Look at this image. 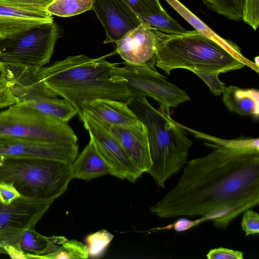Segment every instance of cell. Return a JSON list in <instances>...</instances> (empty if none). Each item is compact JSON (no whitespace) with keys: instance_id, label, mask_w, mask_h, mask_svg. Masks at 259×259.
<instances>
[{"instance_id":"obj_1","label":"cell","mask_w":259,"mask_h":259,"mask_svg":"<svg viewBox=\"0 0 259 259\" xmlns=\"http://www.w3.org/2000/svg\"><path fill=\"white\" fill-rule=\"evenodd\" d=\"M213 148L186 162L175 186L150 208L161 218L202 217L225 230L230 222L259 203V140H225L196 132Z\"/></svg>"},{"instance_id":"obj_2","label":"cell","mask_w":259,"mask_h":259,"mask_svg":"<svg viewBox=\"0 0 259 259\" xmlns=\"http://www.w3.org/2000/svg\"><path fill=\"white\" fill-rule=\"evenodd\" d=\"M118 63L108 62L105 56L90 58L84 55L69 56L40 68L46 85L57 96L68 101L81 121L82 106L97 99L125 102L131 95L112 73Z\"/></svg>"},{"instance_id":"obj_3","label":"cell","mask_w":259,"mask_h":259,"mask_svg":"<svg viewBox=\"0 0 259 259\" xmlns=\"http://www.w3.org/2000/svg\"><path fill=\"white\" fill-rule=\"evenodd\" d=\"M153 29L156 37L155 66L167 75L178 68L220 74L240 69L246 65L258 72V67L254 62L237 58L195 30L168 34Z\"/></svg>"},{"instance_id":"obj_4","label":"cell","mask_w":259,"mask_h":259,"mask_svg":"<svg viewBox=\"0 0 259 259\" xmlns=\"http://www.w3.org/2000/svg\"><path fill=\"white\" fill-rule=\"evenodd\" d=\"M145 125L151 165L148 171L159 187L184 166L193 143L182 125L160 107L154 108L146 97H131L125 101Z\"/></svg>"},{"instance_id":"obj_5","label":"cell","mask_w":259,"mask_h":259,"mask_svg":"<svg viewBox=\"0 0 259 259\" xmlns=\"http://www.w3.org/2000/svg\"><path fill=\"white\" fill-rule=\"evenodd\" d=\"M72 179L71 163L43 158H0V183L12 184L24 197L54 202L65 192Z\"/></svg>"},{"instance_id":"obj_6","label":"cell","mask_w":259,"mask_h":259,"mask_svg":"<svg viewBox=\"0 0 259 259\" xmlns=\"http://www.w3.org/2000/svg\"><path fill=\"white\" fill-rule=\"evenodd\" d=\"M0 138L45 142L77 143L67 124L22 103L0 112Z\"/></svg>"},{"instance_id":"obj_7","label":"cell","mask_w":259,"mask_h":259,"mask_svg":"<svg viewBox=\"0 0 259 259\" xmlns=\"http://www.w3.org/2000/svg\"><path fill=\"white\" fill-rule=\"evenodd\" d=\"M60 29L54 21L0 38V64L42 67L49 62Z\"/></svg>"},{"instance_id":"obj_8","label":"cell","mask_w":259,"mask_h":259,"mask_svg":"<svg viewBox=\"0 0 259 259\" xmlns=\"http://www.w3.org/2000/svg\"><path fill=\"white\" fill-rule=\"evenodd\" d=\"M112 73L116 80L124 84L131 97H150L167 115H170V108L190 100L186 92L167 81L155 68L124 62L122 67L115 66Z\"/></svg>"},{"instance_id":"obj_9","label":"cell","mask_w":259,"mask_h":259,"mask_svg":"<svg viewBox=\"0 0 259 259\" xmlns=\"http://www.w3.org/2000/svg\"><path fill=\"white\" fill-rule=\"evenodd\" d=\"M81 121L90 139L109 168L110 175L135 183L143 174L111 133L110 127L83 111Z\"/></svg>"},{"instance_id":"obj_10","label":"cell","mask_w":259,"mask_h":259,"mask_svg":"<svg viewBox=\"0 0 259 259\" xmlns=\"http://www.w3.org/2000/svg\"><path fill=\"white\" fill-rule=\"evenodd\" d=\"M53 202L23 196L9 204L0 200V240L5 246L21 249L25 232L35 227Z\"/></svg>"},{"instance_id":"obj_11","label":"cell","mask_w":259,"mask_h":259,"mask_svg":"<svg viewBox=\"0 0 259 259\" xmlns=\"http://www.w3.org/2000/svg\"><path fill=\"white\" fill-rule=\"evenodd\" d=\"M40 69L34 66L0 64V72L17 98V104L57 97L44 83Z\"/></svg>"},{"instance_id":"obj_12","label":"cell","mask_w":259,"mask_h":259,"mask_svg":"<svg viewBox=\"0 0 259 259\" xmlns=\"http://www.w3.org/2000/svg\"><path fill=\"white\" fill-rule=\"evenodd\" d=\"M78 145L71 142H45L0 138V156L56 160L71 163Z\"/></svg>"},{"instance_id":"obj_13","label":"cell","mask_w":259,"mask_h":259,"mask_svg":"<svg viewBox=\"0 0 259 259\" xmlns=\"http://www.w3.org/2000/svg\"><path fill=\"white\" fill-rule=\"evenodd\" d=\"M95 12L106 32L104 43H116L142 23L124 0H92Z\"/></svg>"},{"instance_id":"obj_14","label":"cell","mask_w":259,"mask_h":259,"mask_svg":"<svg viewBox=\"0 0 259 259\" xmlns=\"http://www.w3.org/2000/svg\"><path fill=\"white\" fill-rule=\"evenodd\" d=\"M116 44V51L124 62L155 68L156 37L152 27L142 23Z\"/></svg>"},{"instance_id":"obj_15","label":"cell","mask_w":259,"mask_h":259,"mask_svg":"<svg viewBox=\"0 0 259 259\" xmlns=\"http://www.w3.org/2000/svg\"><path fill=\"white\" fill-rule=\"evenodd\" d=\"M111 133L119 142L130 158L143 172H148L151 165L146 128L140 121L132 125H113Z\"/></svg>"},{"instance_id":"obj_16","label":"cell","mask_w":259,"mask_h":259,"mask_svg":"<svg viewBox=\"0 0 259 259\" xmlns=\"http://www.w3.org/2000/svg\"><path fill=\"white\" fill-rule=\"evenodd\" d=\"M85 111L101 122L113 125H132L140 120L125 102L111 99H97L83 104Z\"/></svg>"},{"instance_id":"obj_17","label":"cell","mask_w":259,"mask_h":259,"mask_svg":"<svg viewBox=\"0 0 259 259\" xmlns=\"http://www.w3.org/2000/svg\"><path fill=\"white\" fill-rule=\"evenodd\" d=\"M52 21H54L52 15L46 10L35 11L0 5V38Z\"/></svg>"},{"instance_id":"obj_18","label":"cell","mask_w":259,"mask_h":259,"mask_svg":"<svg viewBox=\"0 0 259 259\" xmlns=\"http://www.w3.org/2000/svg\"><path fill=\"white\" fill-rule=\"evenodd\" d=\"M73 179L90 181L109 174V168L91 139L71 163Z\"/></svg>"},{"instance_id":"obj_19","label":"cell","mask_w":259,"mask_h":259,"mask_svg":"<svg viewBox=\"0 0 259 259\" xmlns=\"http://www.w3.org/2000/svg\"><path fill=\"white\" fill-rule=\"evenodd\" d=\"M222 100L227 109L241 115H259V92L255 89H242L230 85L225 88Z\"/></svg>"},{"instance_id":"obj_20","label":"cell","mask_w":259,"mask_h":259,"mask_svg":"<svg viewBox=\"0 0 259 259\" xmlns=\"http://www.w3.org/2000/svg\"><path fill=\"white\" fill-rule=\"evenodd\" d=\"M164 1L197 32L218 43L237 58L245 61L249 60L242 54L237 45L219 36L179 0Z\"/></svg>"},{"instance_id":"obj_21","label":"cell","mask_w":259,"mask_h":259,"mask_svg":"<svg viewBox=\"0 0 259 259\" xmlns=\"http://www.w3.org/2000/svg\"><path fill=\"white\" fill-rule=\"evenodd\" d=\"M42 113L63 122H67L77 115L76 110L66 100L50 98L25 103Z\"/></svg>"},{"instance_id":"obj_22","label":"cell","mask_w":259,"mask_h":259,"mask_svg":"<svg viewBox=\"0 0 259 259\" xmlns=\"http://www.w3.org/2000/svg\"><path fill=\"white\" fill-rule=\"evenodd\" d=\"M60 236L46 237L38 234L32 227L24 233L20 241V248L25 253L27 259L35 257L44 251L52 242L59 240Z\"/></svg>"},{"instance_id":"obj_23","label":"cell","mask_w":259,"mask_h":259,"mask_svg":"<svg viewBox=\"0 0 259 259\" xmlns=\"http://www.w3.org/2000/svg\"><path fill=\"white\" fill-rule=\"evenodd\" d=\"M92 0H54L46 10L52 15L68 17L92 10Z\"/></svg>"},{"instance_id":"obj_24","label":"cell","mask_w":259,"mask_h":259,"mask_svg":"<svg viewBox=\"0 0 259 259\" xmlns=\"http://www.w3.org/2000/svg\"><path fill=\"white\" fill-rule=\"evenodd\" d=\"M137 15L142 23L166 33H183L188 31L173 19L165 10L159 13Z\"/></svg>"},{"instance_id":"obj_25","label":"cell","mask_w":259,"mask_h":259,"mask_svg":"<svg viewBox=\"0 0 259 259\" xmlns=\"http://www.w3.org/2000/svg\"><path fill=\"white\" fill-rule=\"evenodd\" d=\"M89 257L87 245L76 240L67 239L61 244H56L46 258L85 259Z\"/></svg>"},{"instance_id":"obj_26","label":"cell","mask_w":259,"mask_h":259,"mask_svg":"<svg viewBox=\"0 0 259 259\" xmlns=\"http://www.w3.org/2000/svg\"><path fill=\"white\" fill-rule=\"evenodd\" d=\"M209 10L229 20L242 19L245 0H201Z\"/></svg>"},{"instance_id":"obj_27","label":"cell","mask_w":259,"mask_h":259,"mask_svg":"<svg viewBox=\"0 0 259 259\" xmlns=\"http://www.w3.org/2000/svg\"><path fill=\"white\" fill-rule=\"evenodd\" d=\"M113 235L106 230H101L89 235L85 242L88 249L89 256H101L112 241Z\"/></svg>"},{"instance_id":"obj_28","label":"cell","mask_w":259,"mask_h":259,"mask_svg":"<svg viewBox=\"0 0 259 259\" xmlns=\"http://www.w3.org/2000/svg\"><path fill=\"white\" fill-rule=\"evenodd\" d=\"M54 0H0V5L23 10L43 11Z\"/></svg>"},{"instance_id":"obj_29","label":"cell","mask_w":259,"mask_h":259,"mask_svg":"<svg viewBox=\"0 0 259 259\" xmlns=\"http://www.w3.org/2000/svg\"><path fill=\"white\" fill-rule=\"evenodd\" d=\"M137 15L159 13L164 10L159 0H124Z\"/></svg>"},{"instance_id":"obj_30","label":"cell","mask_w":259,"mask_h":259,"mask_svg":"<svg viewBox=\"0 0 259 259\" xmlns=\"http://www.w3.org/2000/svg\"><path fill=\"white\" fill-rule=\"evenodd\" d=\"M191 71L204 81L214 95L219 96L222 94L225 86L219 79V73L200 70H193Z\"/></svg>"},{"instance_id":"obj_31","label":"cell","mask_w":259,"mask_h":259,"mask_svg":"<svg viewBox=\"0 0 259 259\" xmlns=\"http://www.w3.org/2000/svg\"><path fill=\"white\" fill-rule=\"evenodd\" d=\"M259 0H245L242 19L256 31L259 25Z\"/></svg>"},{"instance_id":"obj_32","label":"cell","mask_w":259,"mask_h":259,"mask_svg":"<svg viewBox=\"0 0 259 259\" xmlns=\"http://www.w3.org/2000/svg\"><path fill=\"white\" fill-rule=\"evenodd\" d=\"M241 226L245 236L258 234L259 233V215L252 209L244 211L241 222Z\"/></svg>"},{"instance_id":"obj_33","label":"cell","mask_w":259,"mask_h":259,"mask_svg":"<svg viewBox=\"0 0 259 259\" xmlns=\"http://www.w3.org/2000/svg\"><path fill=\"white\" fill-rule=\"evenodd\" d=\"M17 103V98L13 95L6 79L0 72V108Z\"/></svg>"},{"instance_id":"obj_34","label":"cell","mask_w":259,"mask_h":259,"mask_svg":"<svg viewBox=\"0 0 259 259\" xmlns=\"http://www.w3.org/2000/svg\"><path fill=\"white\" fill-rule=\"evenodd\" d=\"M208 259H243V252L224 247L210 249L206 254Z\"/></svg>"},{"instance_id":"obj_35","label":"cell","mask_w":259,"mask_h":259,"mask_svg":"<svg viewBox=\"0 0 259 259\" xmlns=\"http://www.w3.org/2000/svg\"><path fill=\"white\" fill-rule=\"evenodd\" d=\"M21 196L16 188L12 184L0 183V200L5 204H9Z\"/></svg>"},{"instance_id":"obj_36","label":"cell","mask_w":259,"mask_h":259,"mask_svg":"<svg viewBox=\"0 0 259 259\" xmlns=\"http://www.w3.org/2000/svg\"><path fill=\"white\" fill-rule=\"evenodd\" d=\"M172 227L176 231L181 232L193 227V225L192 221L185 219H180L177 220Z\"/></svg>"},{"instance_id":"obj_37","label":"cell","mask_w":259,"mask_h":259,"mask_svg":"<svg viewBox=\"0 0 259 259\" xmlns=\"http://www.w3.org/2000/svg\"><path fill=\"white\" fill-rule=\"evenodd\" d=\"M7 254L12 258L27 259L25 253L20 248L13 246H5Z\"/></svg>"},{"instance_id":"obj_38","label":"cell","mask_w":259,"mask_h":259,"mask_svg":"<svg viewBox=\"0 0 259 259\" xmlns=\"http://www.w3.org/2000/svg\"><path fill=\"white\" fill-rule=\"evenodd\" d=\"M0 253L7 254V251L5 249V245L3 244V243L0 240Z\"/></svg>"},{"instance_id":"obj_39","label":"cell","mask_w":259,"mask_h":259,"mask_svg":"<svg viewBox=\"0 0 259 259\" xmlns=\"http://www.w3.org/2000/svg\"><path fill=\"white\" fill-rule=\"evenodd\" d=\"M254 63L257 67H259V57L258 56H257L254 58Z\"/></svg>"},{"instance_id":"obj_40","label":"cell","mask_w":259,"mask_h":259,"mask_svg":"<svg viewBox=\"0 0 259 259\" xmlns=\"http://www.w3.org/2000/svg\"><path fill=\"white\" fill-rule=\"evenodd\" d=\"M0 158H1V156H0Z\"/></svg>"}]
</instances>
